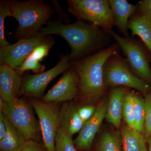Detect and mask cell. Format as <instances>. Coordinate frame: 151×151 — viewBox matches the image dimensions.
<instances>
[{
	"label": "cell",
	"mask_w": 151,
	"mask_h": 151,
	"mask_svg": "<svg viewBox=\"0 0 151 151\" xmlns=\"http://www.w3.org/2000/svg\"><path fill=\"white\" fill-rule=\"evenodd\" d=\"M71 66L69 55H61L57 64L49 70L38 74L32 75L27 73L24 76L20 96L23 95L29 98L39 100L42 99L49 84Z\"/></svg>",
	"instance_id": "cell-8"
},
{
	"label": "cell",
	"mask_w": 151,
	"mask_h": 151,
	"mask_svg": "<svg viewBox=\"0 0 151 151\" xmlns=\"http://www.w3.org/2000/svg\"><path fill=\"white\" fill-rule=\"evenodd\" d=\"M114 26L124 37H130L128 33L129 20L137 12V6L127 0H109Z\"/></svg>",
	"instance_id": "cell-14"
},
{
	"label": "cell",
	"mask_w": 151,
	"mask_h": 151,
	"mask_svg": "<svg viewBox=\"0 0 151 151\" xmlns=\"http://www.w3.org/2000/svg\"><path fill=\"white\" fill-rule=\"evenodd\" d=\"M134 106L135 124L134 130L145 136V103L144 98L135 93L134 97Z\"/></svg>",
	"instance_id": "cell-21"
},
{
	"label": "cell",
	"mask_w": 151,
	"mask_h": 151,
	"mask_svg": "<svg viewBox=\"0 0 151 151\" xmlns=\"http://www.w3.org/2000/svg\"><path fill=\"white\" fill-rule=\"evenodd\" d=\"M121 134L116 132L103 133L97 144V151H122Z\"/></svg>",
	"instance_id": "cell-20"
},
{
	"label": "cell",
	"mask_w": 151,
	"mask_h": 151,
	"mask_svg": "<svg viewBox=\"0 0 151 151\" xmlns=\"http://www.w3.org/2000/svg\"><path fill=\"white\" fill-rule=\"evenodd\" d=\"M126 87H112L108 103L106 117L107 121L116 128L120 126L124 99L129 91Z\"/></svg>",
	"instance_id": "cell-16"
},
{
	"label": "cell",
	"mask_w": 151,
	"mask_h": 151,
	"mask_svg": "<svg viewBox=\"0 0 151 151\" xmlns=\"http://www.w3.org/2000/svg\"><path fill=\"white\" fill-rule=\"evenodd\" d=\"M121 135L124 151H148L144 135L127 126L122 127Z\"/></svg>",
	"instance_id": "cell-19"
},
{
	"label": "cell",
	"mask_w": 151,
	"mask_h": 151,
	"mask_svg": "<svg viewBox=\"0 0 151 151\" xmlns=\"http://www.w3.org/2000/svg\"><path fill=\"white\" fill-rule=\"evenodd\" d=\"M128 29L132 32V37L137 36L150 52L151 56V22L137 12L129 20Z\"/></svg>",
	"instance_id": "cell-17"
},
{
	"label": "cell",
	"mask_w": 151,
	"mask_h": 151,
	"mask_svg": "<svg viewBox=\"0 0 151 151\" xmlns=\"http://www.w3.org/2000/svg\"><path fill=\"white\" fill-rule=\"evenodd\" d=\"M136 6V12L145 17L151 22V0L139 1Z\"/></svg>",
	"instance_id": "cell-29"
},
{
	"label": "cell",
	"mask_w": 151,
	"mask_h": 151,
	"mask_svg": "<svg viewBox=\"0 0 151 151\" xmlns=\"http://www.w3.org/2000/svg\"><path fill=\"white\" fill-rule=\"evenodd\" d=\"M115 42L107 48L84 58L71 63L77 73L79 92L89 100L100 99L106 93L107 86L104 78V66L110 57L119 52Z\"/></svg>",
	"instance_id": "cell-2"
},
{
	"label": "cell",
	"mask_w": 151,
	"mask_h": 151,
	"mask_svg": "<svg viewBox=\"0 0 151 151\" xmlns=\"http://www.w3.org/2000/svg\"><path fill=\"white\" fill-rule=\"evenodd\" d=\"M22 151H44L38 142L27 140Z\"/></svg>",
	"instance_id": "cell-30"
},
{
	"label": "cell",
	"mask_w": 151,
	"mask_h": 151,
	"mask_svg": "<svg viewBox=\"0 0 151 151\" xmlns=\"http://www.w3.org/2000/svg\"><path fill=\"white\" fill-rule=\"evenodd\" d=\"M5 120L7 131L0 141V151H22L27 140L5 117Z\"/></svg>",
	"instance_id": "cell-18"
},
{
	"label": "cell",
	"mask_w": 151,
	"mask_h": 151,
	"mask_svg": "<svg viewBox=\"0 0 151 151\" xmlns=\"http://www.w3.org/2000/svg\"><path fill=\"white\" fill-rule=\"evenodd\" d=\"M55 151H78L72 137L60 128L57 132Z\"/></svg>",
	"instance_id": "cell-23"
},
{
	"label": "cell",
	"mask_w": 151,
	"mask_h": 151,
	"mask_svg": "<svg viewBox=\"0 0 151 151\" xmlns=\"http://www.w3.org/2000/svg\"><path fill=\"white\" fill-rule=\"evenodd\" d=\"M37 115L42 139L47 151H55V139L58 128L60 108L56 103H45L39 99L29 98Z\"/></svg>",
	"instance_id": "cell-9"
},
{
	"label": "cell",
	"mask_w": 151,
	"mask_h": 151,
	"mask_svg": "<svg viewBox=\"0 0 151 151\" xmlns=\"http://www.w3.org/2000/svg\"><path fill=\"white\" fill-rule=\"evenodd\" d=\"M54 43V40L50 36L47 40L35 47L31 55L34 58L40 62L47 56Z\"/></svg>",
	"instance_id": "cell-26"
},
{
	"label": "cell",
	"mask_w": 151,
	"mask_h": 151,
	"mask_svg": "<svg viewBox=\"0 0 151 151\" xmlns=\"http://www.w3.org/2000/svg\"><path fill=\"white\" fill-rule=\"evenodd\" d=\"M148 145V151H151V135L147 140Z\"/></svg>",
	"instance_id": "cell-33"
},
{
	"label": "cell",
	"mask_w": 151,
	"mask_h": 151,
	"mask_svg": "<svg viewBox=\"0 0 151 151\" xmlns=\"http://www.w3.org/2000/svg\"><path fill=\"white\" fill-rule=\"evenodd\" d=\"M134 91L129 92L124 99L123 108V117L127 126L134 129L135 128V115L134 106Z\"/></svg>",
	"instance_id": "cell-22"
},
{
	"label": "cell",
	"mask_w": 151,
	"mask_h": 151,
	"mask_svg": "<svg viewBox=\"0 0 151 151\" xmlns=\"http://www.w3.org/2000/svg\"><path fill=\"white\" fill-rule=\"evenodd\" d=\"M110 32L126 56L132 71L151 86V55L142 42L131 37H124L113 30Z\"/></svg>",
	"instance_id": "cell-7"
},
{
	"label": "cell",
	"mask_w": 151,
	"mask_h": 151,
	"mask_svg": "<svg viewBox=\"0 0 151 151\" xmlns=\"http://www.w3.org/2000/svg\"><path fill=\"white\" fill-rule=\"evenodd\" d=\"M108 101H103L97 107L94 116L84 124L73 141L76 148L79 150H89L92 147L95 135L100 129L106 117Z\"/></svg>",
	"instance_id": "cell-12"
},
{
	"label": "cell",
	"mask_w": 151,
	"mask_h": 151,
	"mask_svg": "<svg viewBox=\"0 0 151 151\" xmlns=\"http://www.w3.org/2000/svg\"><path fill=\"white\" fill-rule=\"evenodd\" d=\"M23 74L6 65H0V97L9 102L19 98Z\"/></svg>",
	"instance_id": "cell-13"
},
{
	"label": "cell",
	"mask_w": 151,
	"mask_h": 151,
	"mask_svg": "<svg viewBox=\"0 0 151 151\" xmlns=\"http://www.w3.org/2000/svg\"><path fill=\"white\" fill-rule=\"evenodd\" d=\"M78 92V75L71 65L41 100L45 103L70 102L77 96Z\"/></svg>",
	"instance_id": "cell-11"
},
{
	"label": "cell",
	"mask_w": 151,
	"mask_h": 151,
	"mask_svg": "<svg viewBox=\"0 0 151 151\" xmlns=\"http://www.w3.org/2000/svg\"><path fill=\"white\" fill-rule=\"evenodd\" d=\"M68 10L77 19L111 32L114 26L109 0H67Z\"/></svg>",
	"instance_id": "cell-6"
},
{
	"label": "cell",
	"mask_w": 151,
	"mask_h": 151,
	"mask_svg": "<svg viewBox=\"0 0 151 151\" xmlns=\"http://www.w3.org/2000/svg\"><path fill=\"white\" fill-rule=\"evenodd\" d=\"M104 78L107 87L132 88L143 95L151 93V86L132 71L126 58L119 52L111 55L104 66Z\"/></svg>",
	"instance_id": "cell-5"
},
{
	"label": "cell",
	"mask_w": 151,
	"mask_h": 151,
	"mask_svg": "<svg viewBox=\"0 0 151 151\" xmlns=\"http://www.w3.org/2000/svg\"><path fill=\"white\" fill-rule=\"evenodd\" d=\"M84 124L78 115L77 106L70 102L63 103L60 108L58 128L72 137L79 133Z\"/></svg>",
	"instance_id": "cell-15"
},
{
	"label": "cell",
	"mask_w": 151,
	"mask_h": 151,
	"mask_svg": "<svg viewBox=\"0 0 151 151\" xmlns=\"http://www.w3.org/2000/svg\"><path fill=\"white\" fill-rule=\"evenodd\" d=\"M6 102L0 97V113H1L2 111L4 106Z\"/></svg>",
	"instance_id": "cell-32"
},
{
	"label": "cell",
	"mask_w": 151,
	"mask_h": 151,
	"mask_svg": "<svg viewBox=\"0 0 151 151\" xmlns=\"http://www.w3.org/2000/svg\"><path fill=\"white\" fill-rule=\"evenodd\" d=\"M50 35H37L19 40L15 43L0 48V65L15 70L19 68L35 47L47 40Z\"/></svg>",
	"instance_id": "cell-10"
},
{
	"label": "cell",
	"mask_w": 151,
	"mask_h": 151,
	"mask_svg": "<svg viewBox=\"0 0 151 151\" xmlns=\"http://www.w3.org/2000/svg\"><path fill=\"white\" fill-rule=\"evenodd\" d=\"M97 108L92 105H86L82 106H77V111L78 115L81 120L86 123L94 116Z\"/></svg>",
	"instance_id": "cell-28"
},
{
	"label": "cell",
	"mask_w": 151,
	"mask_h": 151,
	"mask_svg": "<svg viewBox=\"0 0 151 151\" xmlns=\"http://www.w3.org/2000/svg\"><path fill=\"white\" fill-rule=\"evenodd\" d=\"M7 131L5 117L2 113H0V141L5 136Z\"/></svg>",
	"instance_id": "cell-31"
},
{
	"label": "cell",
	"mask_w": 151,
	"mask_h": 151,
	"mask_svg": "<svg viewBox=\"0 0 151 151\" xmlns=\"http://www.w3.org/2000/svg\"><path fill=\"white\" fill-rule=\"evenodd\" d=\"M45 68V65L41 64L40 61L34 58L30 54L22 66L16 70L22 74L28 70H32L34 73L38 74L44 72Z\"/></svg>",
	"instance_id": "cell-25"
},
{
	"label": "cell",
	"mask_w": 151,
	"mask_h": 151,
	"mask_svg": "<svg viewBox=\"0 0 151 151\" xmlns=\"http://www.w3.org/2000/svg\"><path fill=\"white\" fill-rule=\"evenodd\" d=\"M10 5L12 17L18 23L14 34L18 40L37 36L54 13L51 6L42 0L11 1Z\"/></svg>",
	"instance_id": "cell-3"
},
{
	"label": "cell",
	"mask_w": 151,
	"mask_h": 151,
	"mask_svg": "<svg viewBox=\"0 0 151 151\" xmlns=\"http://www.w3.org/2000/svg\"><path fill=\"white\" fill-rule=\"evenodd\" d=\"M150 62H151V56L150 58Z\"/></svg>",
	"instance_id": "cell-34"
},
{
	"label": "cell",
	"mask_w": 151,
	"mask_h": 151,
	"mask_svg": "<svg viewBox=\"0 0 151 151\" xmlns=\"http://www.w3.org/2000/svg\"><path fill=\"white\" fill-rule=\"evenodd\" d=\"M11 1H0V48L10 44L5 35V20L7 17H12Z\"/></svg>",
	"instance_id": "cell-24"
},
{
	"label": "cell",
	"mask_w": 151,
	"mask_h": 151,
	"mask_svg": "<svg viewBox=\"0 0 151 151\" xmlns=\"http://www.w3.org/2000/svg\"><path fill=\"white\" fill-rule=\"evenodd\" d=\"M35 112L29 100L17 98L6 102L1 113L27 140L38 142L42 136Z\"/></svg>",
	"instance_id": "cell-4"
},
{
	"label": "cell",
	"mask_w": 151,
	"mask_h": 151,
	"mask_svg": "<svg viewBox=\"0 0 151 151\" xmlns=\"http://www.w3.org/2000/svg\"><path fill=\"white\" fill-rule=\"evenodd\" d=\"M57 35L62 37L70 45V62L77 61L107 48L112 38L110 32L91 23L77 20L63 24L59 20L49 21L38 35Z\"/></svg>",
	"instance_id": "cell-1"
},
{
	"label": "cell",
	"mask_w": 151,
	"mask_h": 151,
	"mask_svg": "<svg viewBox=\"0 0 151 151\" xmlns=\"http://www.w3.org/2000/svg\"><path fill=\"white\" fill-rule=\"evenodd\" d=\"M144 96L146 108L145 137L147 141L151 135V93L144 94Z\"/></svg>",
	"instance_id": "cell-27"
}]
</instances>
